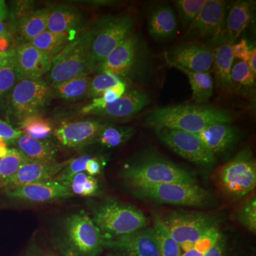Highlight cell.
<instances>
[{
    "label": "cell",
    "mask_w": 256,
    "mask_h": 256,
    "mask_svg": "<svg viewBox=\"0 0 256 256\" xmlns=\"http://www.w3.org/2000/svg\"><path fill=\"white\" fill-rule=\"evenodd\" d=\"M233 117L220 108L204 105H178L152 111L146 124L149 127L170 128L198 134L212 124H230Z\"/></svg>",
    "instance_id": "6da1fadb"
},
{
    "label": "cell",
    "mask_w": 256,
    "mask_h": 256,
    "mask_svg": "<svg viewBox=\"0 0 256 256\" xmlns=\"http://www.w3.org/2000/svg\"><path fill=\"white\" fill-rule=\"evenodd\" d=\"M130 182L150 184H196L193 172L156 153L148 152L132 164L128 165L121 173Z\"/></svg>",
    "instance_id": "7a4b0ae2"
},
{
    "label": "cell",
    "mask_w": 256,
    "mask_h": 256,
    "mask_svg": "<svg viewBox=\"0 0 256 256\" xmlns=\"http://www.w3.org/2000/svg\"><path fill=\"white\" fill-rule=\"evenodd\" d=\"M134 26L132 16L118 14L101 18L92 30L86 32L92 72L98 70L108 56L132 34Z\"/></svg>",
    "instance_id": "3957f363"
},
{
    "label": "cell",
    "mask_w": 256,
    "mask_h": 256,
    "mask_svg": "<svg viewBox=\"0 0 256 256\" xmlns=\"http://www.w3.org/2000/svg\"><path fill=\"white\" fill-rule=\"evenodd\" d=\"M92 220L104 238L127 235L146 228L148 224L142 210L116 200H106L96 207Z\"/></svg>",
    "instance_id": "277c9868"
},
{
    "label": "cell",
    "mask_w": 256,
    "mask_h": 256,
    "mask_svg": "<svg viewBox=\"0 0 256 256\" xmlns=\"http://www.w3.org/2000/svg\"><path fill=\"white\" fill-rule=\"evenodd\" d=\"M132 193L142 200L183 206H202L210 200L208 192L197 184L130 182Z\"/></svg>",
    "instance_id": "5b68a950"
},
{
    "label": "cell",
    "mask_w": 256,
    "mask_h": 256,
    "mask_svg": "<svg viewBox=\"0 0 256 256\" xmlns=\"http://www.w3.org/2000/svg\"><path fill=\"white\" fill-rule=\"evenodd\" d=\"M215 181L224 194L233 200H240L254 191L256 163L252 150L244 148L220 166L215 175Z\"/></svg>",
    "instance_id": "8992f818"
},
{
    "label": "cell",
    "mask_w": 256,
    "mask_h": 256,
    "mask_svg": "<svg viewBox=\"0 0 256 256\" xmlns=\"http://www.w3.org/2000/svg\"><path fill=\"white\" fill-rule=\"evenodd\" d=\"M161 220L184 252L193 248L196 242L207 234L218 228L220 223V218L214 215L184 210L170 212Z\"/></svg>",
    "instance_id": "52a82bcc"
},
{
    "label": "cell",
    "mask_w": 256,
    "mask_h": 256,
    "mask_svg": "<svg viewBox=\"0 0 256 256\" xmlns=\"http://www.w3.org/2000/svg\"><path fill=\"white\" fill-rule=\"evenodd\" d=\"M92 72L89 60L86 33L75 38L52 58L46 82L52 88L70 79Z\"/></svg>",
    "instance_id": "ba28073f"
},
{
    "label": "cell",
    "mask_w": 256,
    "mask_h": 256,
    "mask_svg": "<svg viewBox=\"0 0 256 256\" xmlns=\"http://www.w3.org/2000/svg\"><path fill=\"white\" fill-rule=\"evenodd\" d=\"M64 234L74 256H97L104 248V237L100 229L84 210L66 220Z\"/></svg>",
    "instance_id": "9c48e42d"
},
{
    "label": "cell",
    "mask_w": 256,
    "mask_h": 256,
    "mask_svg": "<svg viewBox=\"0 0 256 256\" xmlns=\"http://www.w3.org/2000/svg\"><path fill=\"white\" fill-rule=\"evenodd\" d=\"M156 132L160 140L178 156L202 166L215 164L214 154L205 146L198 134L170 128H156Z\"/></svg>",
    "instance_id": "30bf717a"
},
{
    "label": "cell",
    "mask_w": 256,
    "mask_h": 256,
    "mask_svg": "<svg viewBox=\"0 0 256 256\" xmlns=\"http://www.w3.org/2000/svg\"><path fill=\"white\" fill-rule=\"evenodd\" d=\"M214 48L206 44L186 43L166 50L164 58L168 66L180 72H210L213 68Z\"/></svg>",
    "instance_id": "8fae6325"
},
{
    "label": "cell",
    "mask_w": 256,
    "mask_h": 256,
    "mask_svg": "<svg viewBox=\"0 0 256 256\" xmlns=\"http://www.w3.org/2000/svg\"><path fill=\"white\" fill-rule=\"evenodd\" d=\"M52 94L50 86L44 79H22L12 94V107L20 120L36 114Z\"/></svg>",
    "instance_id": "7c38bea8"
},
{
    "label": "cell",
    "mask_w": 256,
    "mask_h": 256,
    "mask_svg": "<svg viewBox=\"0 0 256 256\" xmlns=\"http://www.w3.org/2000/svg\"><path fill=\"white\" fill-rule=\"evenodd\" d=\"M139 37L131 34L108 56L98 70L117 76H128L138 68L142 58Z\"/></svg>",
    "instance_id": "4fadbf2b"
},
{
    "label": "cell",
    "mask_w": 256,
    "mask_h": 256,
    "mask_svg": "<svg viewBox=\"0 0 256 256\" xmlns=\"http://www.w3.org/2000/svg\"><path fill=\"white\" fill-rule=\"evenodd\" d=\"M104 247L118 256H160L153 227L114 238H104Z\"/></svg>",
    "instance_id": "5bb4252c"
},
{
    "label": "cell",
    "mask_w": 256,
    "mask_h": 256,
    "mask_svg": "<svg viewBox=\"0 0 256 256\" xmlns=\"http://www.w3.org/2000/svg\"><path fill=\"white\" fill-rule=\"evenodd\" d=\"M226 5V2L222 0H206L186 30L185 38L202 40L220 36L225 23Z\"/></svg>",
    "instance_id": "9a60e30c"
},
{
    "label": "cell",
    "mask_w": 256,
    "mask_h": 256,
    "mask_svg": "<svg viewBox=\"0 0 256 256\" xmlns=\"http://www.w3.org/2000/svg\"><path fill=\"white\" fill-rule=\"evenodd\" d=\"M72 159L62 162H41L32 161L22 165L12 176L0 185L5 192L21 188L30 184L54 180L70 162Z\"/></svg>",
    "instance_id": "2e32d148"
},
{
    "label": "cell",
    "mask_w": 256,
    "mask_h": 256,
    "mask_svg": "<svg viewBox=\"0 0 256 256\" xmlns=\"http://www.w3.org/2000/svg\"><path fill=\"white\" fill-rule=\"evenodd\" d=\"M50 56L30 43L20 44L14 50V62L18 80H36L46 75L52 67Z\"/></svg>",
    "instance_id": "e0dca14e"
},
{
    "label": "cell",
    "mask_w": 256,
    "mask_h": 256,
    "mask_svg": "<svg viewBox=\"0 0 256 256\" xmlns=\"http://www.w3.org/2000/svg\"><path fill=\"white\" fill-rule=\"evenodd\" d=\"M6 193L10 198L32 203H47L74 196L70 188L54 180L30 184Z\"/></svg>",
    "instance_id": "ac0fdd59"
},
{
    "label": "cell",
    "mask_w": 256,
    "mask_h": 256,
    "mask_svg": "<svg viewBox=\"0 0 256 256\" xmlns=\"http://www.w3.org/2000/svg\"><path fill=\"white\" fill-rule=\"evenodd\" d=\"M106 126L100 121L92 120L64 122L55 130V136L64 146L80 148L96 140Z\"/></svg>",
    "instance_id": "d6986e66"
},
{
    "label": "cell",
    "mask_w": 256,
    "mask_h": 256,
    "mask_svg": "<svg viewBox=\"0 0 256 256\" xmlns=\"http://www.w3.org/2000/svg\"><path fill=\"white\" fill-rule=\"evenodd\" d=\"M150 102L149 96L146 92L136 89L126 92L114 104H108L104 108L96 111L92 114L109 118H124L138 114Z\"/></svg>",
    "instance_id": "ffe728a7"
},
{
    "label": "cell",
    "mask_w": 256,
    "mask_h": 256,
    "mask_svg": "<svg viewBox=\"0 0 256 256\" xmlns=\"http://www.w3.org/2000/svg\"><path fill=\"white\" fill-rule=\"evenodd\" d=\"M148 28L150 35L158 41L169 40L174 36L178 24L171 6L164 3L153 6L148 15Z\"/></svg>",
    "instance_id": "44dd1931"
},
{
    "label": "cell",
    "mask_w": 256,
    "mask_h": 256,
    "mask_svg": "<svg viewBox=\"0 0 256 256\" xmlns=\"http://www.w3.org/2000/svg\"><path fill=\"white\" fill-rule=\"evenodd\" d=\"M229 124H212L198 134L205 146L214 156L226 151L238 140L236 128Z\"/></svg>",
    "instance_id": "7402d4cb"
},
{
    "label": "cell",
    "mask_w": 256,
    "mask_h": 256,
    "mask_svg": "<svg viewBox=\"0 0 256 256\" xmlns=\"http://www.w3.org/2000/svg\"><path fill=\"white\" fill-rule=\"evenodd\" d=\"M230 42H222L214 48L213 70L216 87L222 92H230L232 90V73L234 57Z\"/></svg>",
    "instance_id": "603a6c76"
},
{
    "label": "cell",
    "mask_w": 256,
    "mask_h": 256,
    "mask_svg": "<svg viewBox=\"0 0 256 256\" xmlns=\"http://www.w3.org/2000/svg\"><path fill=\"white\" fill-rule=\"evenodd\" d=\"M252 3L248 1H236L229 10L222 42L234 43L246 30L252 18Z\"/></svg>",
    "instance_id": "cb8c5ba5"
},
{
    "label": "cell",
    "mask_w": 256,
    "mask_h": 256,
    "mask_svg": "<svg viewBox=\"0 0 256 256\" xmlns=\"http://www.w3.org/2000/svg\"><path fill=\"white\" fill-rule=\"evenodd\" d=\"M80 22L82 16L76 10L69 6H57L50 9L47 30L67 33L73 38Z\"/></svg>",
    "instance_id": "d4e9b609"
},
{
    "label": "cell",
    "mask_w": 256,
    "mask_h": 256,
    "mask_svg": "<svg viewBox=\"0 0 256 256\" xmlns=\"http://www.w3.org/2000/svg\"><path fill=\"white\" fill-rule=\"evenodd\" d=\"M18 150L32 161L53 162L55 161L56 150L50 143L22 134L16 140Z\"/></svg>",
    "instance_id": "484cf974"
},
{
    "label": "cell",
    "mask_w": 256,
    "mask_h": 256,
    "mask_svg": "<svg viewBox=\"0 0 256 256\" xmlns=\"http://www.w3.org/2000/svg\"><path fill=\"white\" fill-rule=\"evenodd\" d=\"M50 9L44 8L24 15L18 22V32L28 42L46 31Z\"/></svg>",
    "instance_id": "4316f807"
},
{
    "label": "cell",
    "mask_w": 256,
    "mask_h": 256,
    "mask_svg": "<svg viewBox=\"0 0 256 256\" xmlns=\"http://www.w3.org/2000/svg\"><path fill=\"white\" fill-rule=\"evenodd\" d=\"M73 38L67 33L45 31L28 42L30 44L44 52L50 58L60 53Z\"/></svg>",
    "instance_id": "83f0119b"
},
{
    "label": "cell",
    "mask_w": 256,
    "mask_h": 256,
    "mask_svg": "<svg viewBox=\"0 0 256 256\" xmlns=\"http://www.w3.org/2000/svg\"><path fill=\"white\" fill-rule=\"evenodd\" d=\"M188 79L192 92V99L198 105L206 104L213 96L214 80L210 72L192 73L184 72Z\"/></svg>",
    "instance_id": "f1b7e54d"
},
{
    "label": "cell",
    "mask_w": 256,
    "mask_h": 256,
    "mask_svg": "<svg viewBox=\"0 0 256 256\" xmlns=\"http://www.w3.org/2000/svg\"><path fill=\"white\" fill-rule=\"evenodd\" d=\"M92 78L82 76L58 84L54 88L56 95L65 100H76L88 94Z\"/></svg>",
    "instance_id": "f546056e"
},
{
    "label": "cell",
    "mask_w": 256,
    "mask_h": 256,
    "mask_svg": "<svg viewBox=\"0 0 256 256\" xmlns=\"http://www.w3.org/2000/svg\"><path fill=\"white\" fill-rule=\"evenodd\" d=\"M134 134L132 128L106 126L99 133L96 141L106 148H117L129 140Z\"/></svg>",
    "instance_id": "4dcf8cb0"
},
{
    "label": "cell",
    "mask_w": 256,
    "mask_h": 256,
    "mask_svg": "<svg viewBox=\"0 0 256 256\" xmlns=\"http://www.w3.org/2000/svg\"><path fill=\"white\" fill-rule=\"evenodd\" d=\"M153 228L160 256H182L181 248L171 236L160 217H154Z\"/></svg>",
    "instance_id": "1f68e13d"
},
{
    "label": "cell",
    "mask_w": 256,
    "mask_h": 256,
    "mask_svg": "<svg viewBox=\"0 0 256 256\" xmlns=\"http://www.w3.org/2000/svg\"><path fill=\"white\" fill-rule=\"evenodd\" d=\"M20 124L23 133L35 139L42 140L50 137L53 130L50 121L37 114L22 120Z\"/></svg>",
    "instance_id": "d6a6232c"
},
{
    "label": "cell",
    "mask_w": 256,
    "mask_h": 256,
    "mask_svg": "<svg viewBox=\"0 0 256 256\" xmlns=\"http://www.w3.org/2000/svg\"><path fill=\"white\" fill-rule=\"evenodd\" d=\"M32 162L18 149L8 150L6 156L0 158V185L12 176L22 165Z\"/></svg>",
    "instance_id": "836d02e7"
},
{
    "label": "cell",
    "mask_w": 256,
    "mask_h": 256,
    "mask_svg": "<svg viewBox=\"0 0 256 256\" xmlns=\"http://www.w3.org/2000/svg\"><path fill=\"white\" fill-rule=\"evenodd\" d=\"M126 89H127V84L126 82H118L117 85L104 92L100 97L94 98L92 104L82 108V114H92V112L104 108L108 104H114L126 94Z\"/></svg>",
    "instance_id": "e575fe53"
},
{
    "label": "cell",
    "mask_w": 256,
    "mask_h": 256,
    "mask_svg": "<svg viewBox=\"0 0 256 256\" xmlns=\"http://www.w3.org/2000/svg\"><path fill=\"white\" fill-rule=\"evenodd\" d=\"M256 76L250 72L246 62L239 60L234 64L230 73L232 90H247L255 86Z\"/></svg>",
    "instance_id": "d590c367"
},
{
    "label": "cell",
    "mask_w": 256,
    "mask_h": 256,
    "mask_svg": "<svg viewBox=\"0 0 256 256\" xmlns=\"http://www.w3.org/2000/svg\"><path fill=\"white\" fill-rule=\"evenodd\" d=\"M206 0H178L174 2L181 22L188 28L201 11Z\"/></svg>",
    "instance_id": "8d00e7d4"
},
{
    "label": "cell",
    "mask_w": 256,
    "mask_h": 256,
    "mask_svg": "<svg viewBox=\"0 0 256 256\" xmlns=\"http://www.w3.org/2000/svg\"><path fill=\"white\" fill-rule=\"evenodd\" d=\"M236 220L252 234L256 233V196L252 194L242 204L236 213Z\"/></svg>",
    "instance_id": "74e56055"
},
{
    "label": "cell",
    "mask_w": 256,
    "mask_h": 256,
    "mask_svg": "<svg viewBox=\"0 0 256 256\" xmlns=\"http://www.w3.org/2000/svg\"><path fill=\"white\" fill-rule=\"evenodd\" d=\"M90 158H92L90 156H82L80 158L72 159L70 162L56 176L54 180L69 188V185L74 176L78 173L85 171L86 165Z\"/></svg>",
    "instance_id": "f35d334b"
},
{
    "label": "cell",
    "mask_w": 256,
    "mask_h": 256,
    "mask_svg": "<svg viewBox=\"0 0 256 256\" xmlns=\"http://www.w3.org/2000/svg\"><path fill=\"white\" fill-rule=\"evenodd\" d=\"M121 80L120 77L112 74L100 73L92 79L88 96L89 97H100L106 90L117 85Z\"/></svg>",
    "instance_id": "ab89813d"
},
{
    "label": "cell",
    "mask_w": 256,
    "mask_h": 256,
    "mask_svg": "<svg viewBox=\"0 0 256 256\" xmlns=\"http://www.w3.org/2000/svg\"><path fill=\"white\" fill-rule=\"evenodd\" d=\"M18 80L14 57L0 69V97L6 94Z\"/></svg>",
    "instance_id": "60d3db41"
},
{
    "label": "cell",
    "mask_w": 256,
    "mask_h": 256,
    "mask_svg": "<svg viewBox=\"0 0 256 256\" xmlns=\"http://www.w3.org/2000/svg\"><path fill=\"white\" fill-rule=\"evenodd\" d=\"M23 134L21 130L14 129L8 122L0 120V138L6 142L16 140Z\"/></svg>",
    "instance_id": "b9f144b4"
},
{
    "label": "cell",
    "mask_w": 256,
    "mask_h": 256,
    "mask_svg": "<svg viewBox=\"0 0 256 256\" xmlns=\"http://www.w3.org/2000/svg\"><path fill=\"white\" fill-rule=\"evenodd\" d=\"M250 48L246 40L242 38L237 43L232 44V53L234 58H236L242 62H246L249 58Z\"/></svg>",
    "instance_id": "7bdbcfd3"
},
{
    "label": "cell",
    "mask_w": 256,
    "mask_h": 256,
    "mask_svg": "<svg viewBox=\"0 0 256 256\" xmlns=\"http://www.w3.org/2000/svg\"><path fill=\"white\" fill-rule=\"evenodd\" d=\"M87 176L88 175L84 172H82L76 174L72 178L70 185H69V188L74 195L82 196L84 184H85Z\"/></svg>",
    "instance_id": "ee69618b"
},
{
    "label": "cell",
    "mask_w": 256,
    "mask_h": 256,
    "mask_svg": "<svg viewBox=\"0 0 256 256\" xmlns=\"http://www.w3.org/2000/svg\"><path fill=\"white\" fill-rule=\"evenodd\" d=\"M226 249V240L225 236L220 234L218 240L205 252L204 256H225Z\"/></svg>",
    "instance_id": "f6af8a7d"
},
{
    "label": "cell",
    "mask_w": 256,
    "mask_h": 256,
    "mask_svg": "<svg viewBox=\"0 0 256 256\" xmlns=\"http://www.w3.org/2000/svg\"><path fill=\"white\" fill-rule=\"evenodd\" d=\"M98 188V180L94 176L88 175L84 186L82 196H92L95 194Z\"/></svg>",
    "instance_id": "bcb514c9"
},
{
    "label": "cell",
    "mask_w": 256,
    "mask_h": 256,
    "mask_svg": "<svg viewBox=\"0 0 256 256\" xmlns=\"http://www.w3.org/2000/svg\"><path fill=\"white\" fill-rule=\"evenodd\" d=\"M85 171L90 176H95L100 174L101 171V164L100 161L97 158H92L88 161L86 165Z\"/></svg>",
    "instance_id": "7dc6e473"
},
{
    "label": "cell",
    "mask_w": 256,
    "mask_h": 256,
    "mask_svg": "<svg viewBox=\"0 0 256 256\" xmlns=\"http://www.w3.org/2000/svg\"><path fill=\"white\" fill-rule=\"evenodd\" d=\"M247 64L249 68H250V72L254 74V76L256 77V50L255 47L250 48Z\"/></svg>",
    "instance_id": "c3c4849f"
},
{
    "label": "cell",
    "mask_w": 256,
    "mask_h": 256,
    "mask_svg": "<svg viewBox=\"0 0 256 256\" xmlns=\"http://www.w3.org/2000/svg\"><path fill=\"white\" fill-rule=\"evenodd\" d=\"M14 50H6L0 52V69L8 63L14 57Z\"/></svg>",
    "instance_id": "681fc988"
},
{
    "label": "cell",
    "mask_w": 256,
    "mask_h": 256,
    "mask_svg": "<svg viewBox=\"0 0 256 256\" xmlns=\"http://www.w3.org/2000/svg\"><path fill=\"white\" fill-rule=\"evenodd\" d=\"M8 150L9 149L6 146V141L0 138V158L6 156Z\"/></svg>",
    "instance_id": "f907efd6"
},
{
    "label": "cell",
    "mask_w": 256,
    "mask_h": 256,
    "mask_svg": "<svg viewBox=\"0 0 256 256\" xmlns=\"http://www.w3.org/2000/svg\"><path fill=\"white\" fill-rule=\"evenodd\" d=\"M8 14V10H6V4L4 1L0 0V20H4Z\"/></svg>",
    "instance_id": "816d5d0a"
},
{
    "label": "cell",
    "mask_w": 256,
    "mask_h": 256,
    "mask_svg": "<svg viewBox=\"0 0 256 256\" xmlns=\"http://www.w3.org/2000/svg\"><path fill=\"white\" fill-rule=\"evenodd\" d=\"M204 254L198 252L194 248L190 249L188 252H185L183 254H182V256H204Z\"/></svg>",
    "instance_id": "f5cc1de1"
},
{
    "label": "cell",
    "mask_w": 256,
    "mask_h": 256,
    "mask_svg": "<svg viewBox=\"0 0 256 256\" xmlns=\"http://www.w3.org/2000/svg\"><path fill=\"white\" fill-rule=\"evenodd\" d=\"M8 45H9V42L6 37L0 38V52H6Z\"/></svg>",
    "instance_id": "db71d44e"
},
{
    "label": "cell",
    "mask_w": 256,
    "mask_h": 256,
    "mask_svg": "<svg viewBox=\"0 0 256 256\" xmlns=\"http://www.w3.org/2000/svg\"><path fill=\"white\" fill-rule=\"evenodd\" d=\"M6 37V28L3 20H0V38Z\"/></svg>",
    "instance_id": "11a10c76"
},
{
    "label": "cell",
    "mask_w": 256,
    "mask_h": 256,
    "mask_svg": "<svg viewBox=\"0 0 256 256\" xmlns=\"http://www.w3.org/2000/svg\"><path fill=\"white\" fill-rule=\"evenodd\" d=\"M37 256H53L47 255V254H41V255H38Z\"/></svg>",
    "instance_id": "9f6ffc18"
}]
</instances>
